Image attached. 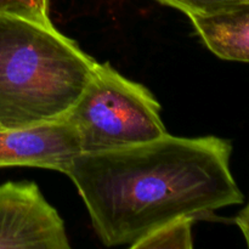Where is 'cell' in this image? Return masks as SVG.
Here are the masks:
<instances>
[{
	"mask_svg": "<svg viewBox=\"0 0 249 249\" xmlns=\"http://www.w3.org/2000/svg\"><path fill=\"white\" fill-rule=\"evenodd\" d=\"M231 153L226 139L165 134L140 145L80 153L65 174L101 242L131 248L165 224L211 219L218 209L242 203Z\"/></svg>",
	"mask_w": 249,
	"mask_h": 249,
	"instance_id": "obj_1",
	"label": "cell"
},
{
	"mask_svg": "<svg viewBox=\"0 0 249 249\" xmlns=\"http://www.w3.org/2000/svg\"><path fill=\"white\" fill-rule=\"evenodd\" d=\"M97 65L51 21L0 14V126L66 118Z\"/></svg>",
	"mask_w": 249,
	"mask_h": 249,
	"instance_id": "obj_2",
	"label": "cell"
},
{
	"mask_svg": "<svg viewBox=\"0 0 249 249\" xmlns=\"http://www.w3.org/2000/svg\"><path fill=\"white\" fill-rule=\"evenodd\" d=\"M78 131L82 153H99L157 140L167 133L160 105L142 84L108 62L99 63L66 117Z\"/></svg>",
	"mask_w": 249,
	"mask_h": 249,
	"instance_id": "obj_3",
	"label": "cell"
},
{
	"mask_svg": "<svg viewBox=\"0 0 249 249\" xmlns=\"http://www.w3.org/2000/svg\"><path fill=\"white\" fill-rule=\"evenodd\" d=\"M70 249L65 223L34 182L0 185V249Z\"/></svg>",
	"mask_w": 249,
	"mask_h": 249,
	"instance_id": "obj_4",
	"label": "cell"
},
{
	"mask_svg": "<svg viewBox=\"0 0 249 249\" xmlns=\"http://www.w3.org/2000/svg\"><path fill=\"white\" fill-rule=\"evenodd\" d=\"M82 153L75 126L67 118L19 129H0V168L24 165L65 174Z\"/></svg>",
	"mask_w": 249,
	"mask_h": 249,
	"instance_id": "obj_5",
	"label": "cell"
},
{
	"mask_svg": "<svg viewBox=\"0 0 249 249\" xmlns=\"http://www.w3.org/2000/svg\"><path fill=\"white\" fill-rule=\"evenodd\" d=\"M190 19L214 55L249 63V0L211 16Z\"/></svg>",
	"mask_w": 249,
	"mask_h": 249,
	"instance_id": "obj_6",
	"label": "cell"
},
{
	"mask_svg": "<svg viewBox=\"0 0 249 249\" xmlns=\"http://www.w3.org/2000/svg\"><path fill=\"white\" fill-rule=\"evenodd\" d=\"M194 219H180L165 224L162 228L139 241L131 248L135 249H162V248H192V224Z\"/></svg>",
	"mask_w": 249,
	"mask_h": 249,
	"instance_id": "obj_7",
	"label": "cell"
},
{
	"mask_svg": "<svg viewBox=\"0 0 249 249\" xmlns=\"http://www.w3.org/2000/svg\"><path fill=\"white\" fill-rule=\"evenodd\" d=\"M160 4L174 7L192 17H204L218 14L248 0H157Z\"/></svg>",
	"mask_w": 249,
	"mask_h": 249,
	"instance_id": "obj_8",
	"label": "cell"
},
{
	"mask_svg": "<svg viewBox=\"0 0 249 249\" xmlns=\"http://www.w3.org/2000/svg\"><path fill=\"white\" fill-rule=\"evenodd\" d=\"M50 0H0V14H12L29 18L50 21Z\"/></svg>",
	"mask_w": 249,
	"mask_h": 249,
	"instance_id": "obj_9",
	"label": "cell"
},
{
	"mask_svg": "<svg viewBox=\"0 0 249 249\" xmlns=\"http://www.w3.org/2000/svg\"><path fill=\"white\" fill-rule=\"evenodd\" d=\"M235 224L238 226V229L242 232L243 237H245L246 243H247V247L249 248V202L246 206V208H243L240 213L236 215L235 218Z\"/></svg>",
	"mask_w": 249,
	"mask_h": 249,
	"instance_id": "obj_10",
	"label": "cell"
},
{
	"mask_svg": "<svg viewBox=\"0 0 249 249\" xmlns=\"http://www.w3.org/2000/svg\"><path fill=\"white\" fill-rule=\"evenodd\" d=\"M0 129H2V128H1V126H0Z\"/></svg>",
	"mask_w": 249,
	"mask_h": 249,
	"instance_id": "obj_11",
	"label": "cell"
}]
</instances>
